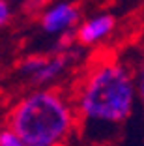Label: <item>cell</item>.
Wrapping results in <instances>:
<instances>
[{
    "mask_svg": "<svg viewBox=\"0 0 144 146\" xmlns=\"http://www.w3.org/2000/svg\"><path fill=\"white\" fill-rule=\"evenodd\" d=\"M137 96L135 73L122 58L94 60L71 94L77 133L92 144L107 142L131 118Z\"/></svg>",
    "mask_w": 144,
    "mask_h": 146,
    "instance_id": "cell-1",
    "label": "cell"
},
{
    "mask_svg": "<svg viewBox=\"0 0 144 146\" xmlns=\"http://www.w3.org/2000/svg\"><path fill=\"white\" fill-rule=\"evenodd\" d=\"M8 125L23 144L68 146L77 135L71 94L54 86L36 88L15 103L8 116Z\"/></svg>",
    "mask_w": 144,
    "mask_h": 146,
    "instance_id": "cell-2",
    "label": "cell"
},
{
    "mask_svg": "<svg viewBox=\"0 0 144 146\" xmlns=\"http://www.w3.org/2000/svg\"><path fill=\"white\" fill-rule=\"evenodd\" d=\"M79 23H81V9L77 4L68 2V0L49 6L39 15V25H41L43 32L52 36L75 30Z\"/></svg>",
    "mask_w": 144,
    "mask_h": 146,
    "instance_id": "cell-3",
    "label": "cell"
},
{
    "mask_svg": "<svg viewBox=\"0 0 144 146\" xmlns=\"http://www.w3.org/2000/svg\"><path fill=\"white\" fill-rule=\"evenodd\" d=\"M116 28V19L110 13H98L84 19L75 28L77 47H96L105 41Z\"/></svg>",
    "mask_w": 144,
    "mask_h": 146,
    "instance_id": "cell-4",
    "label": "cell"
},
{
    "mask_svg": "<svg viewBox=\"0 0 144 146\" xmlns=\"http://www.w3.org/2000/svg\"><path fill=\"white\" fill-rule=\"evenodd\" d=\"M75 56H77V49H73L69 52H51V54H47L43 66L30 77V82L36 88H47V86H51L62 75H66V71L75 62Z\"/></svg>",
    "mask_w": 144,
    "mask_h": 146,
    "instance_id": "cell-5",
    "label": "cell"
},
{
    "mask_svg": "<svg viewBox=\"0 0 144 146\" xmlns=\"http://www.w3.org/2000/svg\"><path fill=\"white\" fill-rule=\"evenodd\" d=\"M45 56L47 54H30V56H26V58H23V60L19 62V73H21V75H26V77L30 79L43 66Z\"/></svg>",
    "mask_w": 144,
    "mask_h": 146,
    "instance_id": "cell-6",
    "label": "cell"
},
{
    "mask_svg": "<svg viewBox=\"0 0 144 146\" xmlns=\"http://www.w3.org/2000/svg\"><path fill=\"white\" fill-rule=\"evenodd\" d=\"M77 47L75 41V30L64 32V34L56 36V45L52 47V52H69Z\"/></svg>",
    "mask_w": 144,
    "mask_h": 146,
    "instance_id": "cell-7",
    "label": "cell"
},
{
    "mask_svg": "<svg viewBox=\"0 0 144 146\" xmlns=\"http://www.w3.org/2000/svg\"><path fill=\"white\" fill-rule=\"evenodd\" d=\"M0 146H25V144L19 139V135L6 124L0 127Z\"/></svg>",
    "mask_w": 144,
    "mask_h": 146,
    "instance_id": "cell-8",
    "label": "cell"
},
{
    "mask_svg": "<svg viewBox=\"0 0 144 146\" xmlns=\"http://www.w3.org/2000/svg\"><path fill=\"white\" fill-rule=\"evenodd\" d=\"M11 19V8L8 0H0V28H4Z\"/></svg>",
    "mask_w": 144,
    "mask_h": 146,
    "instance_id": "cell-9",
    "label": "cell"
},
{
    "mask_svg": "<svg viewBox=\"0 0 144 146\" xmlns=\"http://www.w3.org/2000/svg\"><path fill=\"white\" fill-rule=\"evenodd\" d=\"M45 2L47 0H28V2L25 4V8L30 9V11H39L41 13L43 9H45Z\"/></svg>",
    "mask_w": 144,
    "mask_h": 146,
    "instance_id": "cell-10",
    "label": "cell"
},
{
    "mask_svg": "<svg viewBox=\"0 0 144 146\" xmlns=\"http://www.w3.org/2000/svg\"><path fill=\"white\" fill-rule=\"evenodd\" d=\"M25 146H32V144H25Z\"/></svg>",
    "mask_w": 144,
    "mask_h": 146,
    "instance_id": "cell-11",
    "label": "cell"
}]
</instances>
